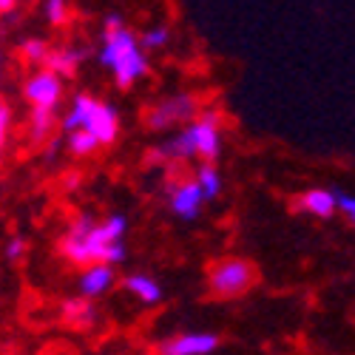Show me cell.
Returning <instances> with one entry per match:
<instances>
[{
    "mask_svg": "<svg viewBox=\"0 0 355 355\" xmlns=\"http://www.w3.org/2000/svg\"><path fill=\"white\" fill-rule=\"evenodd\" d=\"M128 227L131 222L123 211H114L103 219H97L94 214H77L60 236V253L77 268H88L94 261L116 268L128 259Z\"/></svg>",
    "mask_w": 355,
    "mask_h": 355,
    "instance_id": "obj_1",
    "label": "cell"
},
{
    "mask_svg": "<svg viewBox=\"0 0 355 355\" xmlns=\"http://www.w3.org/2000/svg\"><path fill=\"white\" fill-rule=\"evenodd\" d=\"M225 148V128L222 114L216 108H205L196 114V120L182 125L180 131H171L157 148L154 159L180 165V162H216Z\"/></svg>",
    "mask_w": 355,
    "mask_h": 355,
    "instance_id": "obj_2",
    "label": "cell"
},
{
    "mask_svg": "<svg viewBox=\"0 0 355 355\" xmlns=\"http://www.w3.org/2000/svg\"><path fill=\"white\" fill-rule=\"evenodd\" d=\"M97 63L111 74L114 85L128 92L137 83H142L151 71V60L139 49L137 32L128 26L116 28V32H103V43L97 49Z\"/></svg>",
    "mask_w": 355,
    "mask_h": 355,
    "instance_id": "obj_3",
    "label": "cell"
},
{
    "mask_svg": "<svg viewBox=\"0 0 355 355\" xmlns=\"http://www.w3.org/2000/svg\"><path fill=\"white\" fill-rule=\"evenodd\" d=\"M259 284V268L245 256H222L208 264V293L219 302H236Z\"/></svg>",
    "mask_w": 355,
    "mask_h": 355,
    "instance_id": "obj_4",
    "label": "cell"
},
{
    "mask_svg": "<svg viewBox=\"0 0 355 355\" xmlns=\"http://www.w3.org/2000/svg\"><path fill=\"white\" fill-rule=\"evenodd\" d=\"M202 111V103L193 92H173L162 100H157L151 108L145 111V128L154 134H168L180 131L191 120H196V114Z\"/></svg>",
    "mask_w": 355,
    "mask_h": 355,
    "instance_id": "obj_5",
    "label": "cell"
},
{
    "mask_svg": "<svg viewBox=\"0 0 355 355\" xmlns=\"http://www.w3.org/2000/svg\"><path fill=\"white\" fill-rule=\"evenodd\" d=\"M23 97L32 108L57 111L66 100V83L49 69H32V74L23 83Z\"/></svg>",
    "mask_w": 355,
    "mask_h": 355,
    "instance_id": "obj_6",
    "label": "cell"
},
{
    "mask_svg": "<svg viewBox=\"0 0 355 355\" xmlns=\"http://www.w3.org/2000/svg\"><path fill=\"white\" fill-rule=\"evenodd\" d=\"M120 128H123L120 111H116V105H111L105 100H94L92 108H88V114H85V120H83V131L92 134L100 142V148L114 145L116 137H120Z\"/></svg>",
    "mask_w": 355,
    "mask_h": 355,
    "instance_id": "obj_7",
    "label": "cell"
},
{
    "mask_svg": "<svg viewBox=\"0 0 355 355\" xmlns=\"http://www.w3.org/2000/svg\"><path fill=\"white\" fill-rule=\"evenodd\" d=\"M205 196L202 191L196 188L193 180H176L168 185V208L176 219H182V222H196L205 211Z\"/></svg>",
    "mask_w": 355,
    "mask_h": 355,
    "instance_id": "obj_8",
    "label": "cell"
},
{
    "mask_svg": "<svg viewBox=\"0 0 355 355\" xmlns=\"http://www.w3.org/2000/svg\"><path fill=\"white\" fill-rule=\"evenodd\" d=\"M116 284H120V273H116L114 264L94 261V264H88V268L80 270L77 293H80V299L97 302V299H103V295H108Z\"/></svg>",
    "mask_w": 355,
    "mask_h": 355,
    "instance_id": "obj_9",
    "label": "cell"
},
{
    "mask_svg": "<svg viewBox=\"0 0 355 355\" xmlns=\"http://www.w3.org/2000/svg\"><path fill=\"white\" fill-rule=\"evenodd\" d=\"M222 347V338L216 333L199 330V333H180L171 336L157 347V355H214Z\"/></svg>",
    "mask_w": 355,
    "mask_h": 355,
    "instance_id": "obj_10",
    "label": "cell"
},
{
    "mask_svg": "<svg viewBox=\"0 0 355 355\" xmlns=\"http://www.w3.org/2000/svg\"><path fill=\"white\" fill-rule=\"evenodd\" d=\"M92 57V46H85V43H63V46H51L49 49V57H46V66L51 74H57L63 83L71 80L83 63Z\"/></svg>",
    "mask_w": 355,
    "mask_h": 355,
    "instance_id": "obj_11",
    "label": "cell"
},
{
    "mask_svg": "<svg viewBox=\"0 0 355 355\" xmlns=\"http://www.w3.org/2000/svg\"><path fill=\"white\" fill-rule=\"evenodd\" d=\"M120 284L125 287V293L131 295V299H137L142 307H157V304H162V299H165L162 282H159L157 276H151V273H137V270H134V273L123 276Z\"/></svg>",
    "mask_w": 355,
    "mask_h": 355,
    "instance_id": "obj_12",
    "label": "cell"
},
{
    "mask_svg": "<svg viewBox=\"0 0 355 355\" xmlns=\"http://www.w3.org/2000/svg\"><path fill=\"white\" fill-rule=\"evenodd\" d=\"M299 211L313 219H333L336 216V188H307L299 199Z\"/></svg>",
    "mask_w": 355,
    "mask_h": 355,
    "instance_id": "obj_13",
    "label": "cell"
},
{
    "mask_svg": "<svg viewBox=\"0 0 355 355\" xmlns=\"http://www.w3.org/2000/svg\"><path fill=\"white\" fill-rule=\"evenodd\" d=\"M57 131V111H43L32 108L28 111V123H26V142L32 148H43Z\"/></svg>",
    "mask_w": 355,
    "mask_h": 355,
    "instance_id": "obj_14",
    "label": "cell"
},
{
    "mask_svg": "<svg viewBox=\"0 0 355 355\" xmlns=\"http://www.w3.org/2000/svg\"><path fill=\"white\" fill-rule=\"evenodd\" d=\"M63 318L69 321V327L74 330H94L97 327V321H100V310L94 302H88V299H66L63 302Z\"/></svg>",
    "mask_w": 355,
    "mask_h": 355,
    "instance_id": "obj_15",
    "label": "cell"
},
{
    "mask_svg": "<svg viewBox=\"0 0 355 355\" xmlns=\"http://www.w3.org/2000/svg\"><path fill=\"white\" fill-rule=\"evenodd\" d=\"M191 180H193V182H196V188L202 191L205 202L219 199V196H222V191H225V176H222V171H219V165H216V162H196Z\"/></svg>",
    "mask_w": 355,
    "mask_h": 355,
    "instance_id": "obj_16",
    "label": "cell"
},
{
    "mask_svg": "<svg viewBox=\"0 0 355 355\" xmlns=\"http://www.w3.org/2000/svg\"><path fill=\"white\" fill-rule=\"evenodd\" d=\"M139 49L145 54H157V51H165L171 46V28L165 23H154V26H148L145 32H139Z\"/></svg>",
    "mask_w": 355,
    "mask_h": 355,
    "instance_id": "obj_17",
    "label": "cell"
},
{
    "mask_svg": "<svg viewBox=\"0 0 355 355\" xmlns=\"http://www.w3.org/2000/svg\"><path fill=\"white\" fill-rule=\"evenodd\" d=\"M66 151L71 154V157H77V159H88V157H94L97 151H100V142L88 134V131H71V134H66Z\"/></svg>",
    "mask_w": 355,
    "mask_h": 355,
    "instance_id": "obj_18",
    "label": "cell"
},
{
    "mask_svg": "<svg viewBox=\"0 0 355 355\" xmlns=\"http://www.w3.org/2000/svg\"><path fill=\"white\" fill-rule=\"evenodd\" d=\"M49 40L46 37H26L20 43V57H23V63L26 66H32V69H43L46 66V57H49Z\"/></svg>",
    "mask_w": 355,
    "mask_h": 355,
    "instance_id": "obj_19",
    "label": "cell"
},
{
    "mask_svg": "<svg viewBox=\"0 0 355 355\" xmlns=\"http://www.w3.org/2000/svg\"><path fill=\"white\" fill-rule=\"evenodd\" d=\"M43 15H46V23L51 28H63L71 17V6H69V0H46Z\"/></svg>",
    "mask_w": 355,
    "mask_h": 355,
    "instance_id": "obj_20",
    "label": "cell"
},
{
    "mask_svg": "<svg viewBox=\"0 0 355 355\" xmlns=\"http://www.w3.org/2000/svg\"><path fill=\"white\" fill-rule=\"evenodd\" d=\"M336 214H341L347 222L355 219V196L344 188H336Z\"/></svg>",
    "mask_w": 355,
    "mask_h": 355,
    "instance_id": "obj_21",
    "label": "cell"
},
{
    "mask_svg": "<svg viewBox=\"0 0 355 355\" xmlns=\"http://www.w3.org/2000/svg\"><path fill=\"white\" fill-rule=\"evenodd\" d=\"M9 131H12V108L6 100H0V159H3V151H6Z\"/></svg>",
    "mask_w": 355,
    "mask_h": 355,
    "instance_id": "obj_22",
    "label": "cell"
},
{
    "mask_svg": "<svg viewBox=\"0 0 355 355\" xmlns=\"http://www.w3.org/2000/svg\"><path fill=\"white\" fill-rule=\"evenodd\" d=\"M26 250H28V242L23 239V236H12V239L3 245V256H6L9 264H17L26 256Z\"/></svg>",
    "mask_w": 355,
    "mask_h": 355,
    "instance_id": "obj_23",
    "label": "cell"
},
{
    "mask_svg": "<svg viewBox=\"0 0 355 355\" xmlns=\"http://www.w3.org/2000/svg\"><path fill=\"white\" fill-rule=\"evenodd\" d=\"M15 6H17V0H0V15L15 12Z\"/></svg>",
    "mask_w": 355,
    "mask_h": 355,
    "instance_id": "obj_24",
    "label": "cell"
},
{
    "mask_svg": "<svg viewBox=\"0 0 355 355\" xmlns=\"http://www.w3.org/2000/svg\"><path fill=\"white\" fill-rule=\"evenodd\" d=\"M77 185H80V176H77V173L66 176V188H77Z\"/></svg>",
    "mask_w": 355,
    "mask_h": 355,
    "instance_id": "obj_25",
    "label": "cell"
},
{
    "mask_svg": "<svg viewBox=\"0 0 355 355\" xmlns=\"http://www.w3.org/2000/svg\"><path fill=\"white\" fill-rule=\"evenodd\" d=\"M3 66H6V54L0 51V71H3Z\"/></svg>",
    "mask_w": 355,
    "mask_h": 355,
    "instance_id": "obj_26",
    "label": "cell"
}]
</instances>
